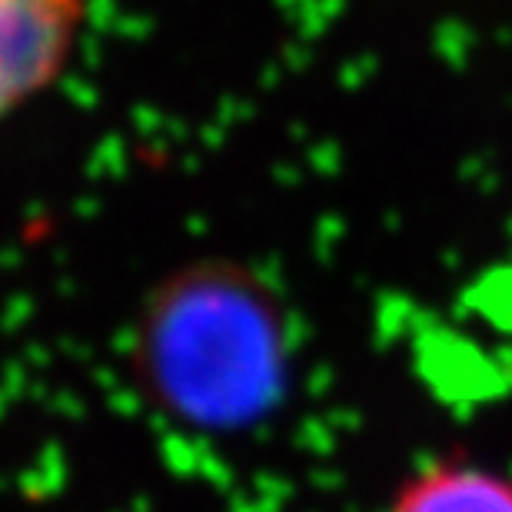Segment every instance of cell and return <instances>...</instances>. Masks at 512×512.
Segmentation results:
<instances>
[{"instance_id":"cell-1","label":"cell","mask_w":512,"mask_h":512,"mask_svg":"<svg viewBox=\"0 0 512 512\" xmlns=\"http://www.w3.org/2000/svg\"><path fill=\"white\" fill-rule=\"evenodd\" d=\"M133 353L153 403L213 433L263 419L290 373L276 296L247 266L223 260L183 266L150 293Z\"/></svg>"},{"instance_id":"cell-2","label":"cell","mask_w":512,"mask_h":512,"mask_svg":"<svg viewBox=\"0 0 512 512\" xmlns=\"http://www.w3.org/2000/svg\"><path fill=\"white\" fill-rule=\"evenodd\" d=\"M84 7L87 0H0V124L64 74Z\"/></svg>"},{"instance_id":"cell-3","label":"cell","mask_w":512,"mask_h":512,"mask_svg":"<svg viewBox=\"0 0 512 512\" xmlns=\"http://www.w3.org/2000/svg\"><path fill=\"white\" fill-rule=\"evenodd\" d=\"M386 512H512V469L466 453L433 456L396 486Z\"/></svg>"}]
</instances>
